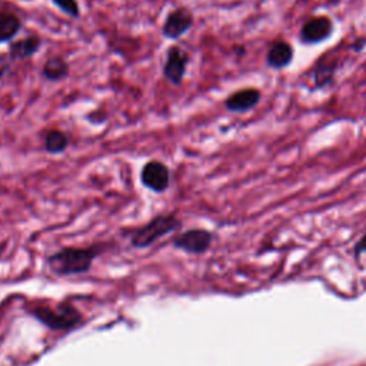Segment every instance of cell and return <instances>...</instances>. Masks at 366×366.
I'll return each mask as SVG.
<instances>
[{
  "instance_id": "cell-8",
  "label": "cell",
  "mask_w": 366,
  "mask_h": 366,
  "mask_svg": "<svg viewBox=\"0 0 366 366\" xmlns=\"http://www.w3.org/2000/svg\"><path fill=\"white\" fill-rule=\"evenodd\" d=\"M260 99H262V93H260L259 89L255 87L240 89L232 93L225 100V108L233 114H246L257 106Z\"/></svg>"
},
{
  "instance_id": "cell-12",
  "label": "cell",
  "mask_w": 366,
  "mask_h": 366,
  "mask_svg": "<svg viewBox=\"0 0 366 366\" xmlns=\"http://www.w3.org/2000/svg\"><path fill=\"white\" fill-rule=\"evenodd\" d=\"M338 62L336 61H327V59H322L318 62V65L315 66V69H313V82H315V85L318 87H325L328 85H331L335 79V75H336V71H338Z\"/></svg>"
},
{
  "instance_id": "cell-13",
  "label": "cell",
  "mask_w": 366,
  "mask_h": 366,
  "mask_svg": "<svg viewBox=\"0 0 366 366\" xmlns=\"http://www.w3.org/2000/svg\"><path fill=\"white\" fill-rule=\"evenodd\" d=\"M42 75L50 82H59L69 75V65L63 58L55 56L46 61L42 69Z\"/></svg>"
},
{
  "instance_id": "cell-2",
  "label": "cell",
  "mask_w": 366,
  "mask_h": 366,
  "mask_svg": "<svg viewBox=\"0 0 366 366\" xmlns=\"http://www.w3.org/2000/svg\"><path fill=\"white\" fill-rule=\"evenodd\" d=\"M181 225V221L175 215H158L133 232L132 245L135 248H147L156 240L179 229Z\"/></svg>"
},
{
  "instance_id": "cell-5",
  "label": "cell",
  "mask_w": 366,
  "mask_h": 366,
  "mask_svg": "<svg viewBox=\"0 0 366 366\" xmlns=\"http://www.w3.org/2000/svg\"><path fill=\"white\" fill-rule=\"evenodd\" d=\"M142 183L154 193H164L171 185L169 168L161 161L147 162L140 172Z\"/></svg>"
},
{
  "instance_id": "cell-16",
  "label": "cell",
  "mask_w": 366,
  "mask_h": 366,
  "mask_svg": "<svg viewBox=\"0 0 366 366\" xmlns=\"http://www.w3.org/2000/svg\"><path fill=\"white\" fill-rule=\"evenodd\" d=\"M54 4L62 11L65 12L68 16L71 18H79L80 15V9H79V4L78 0H54Z\"/></svg>"
},
{
  "instance_id": "cell-4",
  "label": "cell",
  "mask_w": 366,
  "mask_h": 366,
  "mask_svg": "<svg viewBox=\"0 0 366 366\" xmlns=\"http://www.w3.org/2000/svg\"><path fill=\"white\" fill-rule=\"evenodd\" d=\"M334 35V22L328 16H313L307 19L300 32L299 39L303 44H319Z\"/></svg>"
},
{
  "instance_id": "cell-6",
  "label": "cell",
  "mask_w": 366,
  "mask_h": 366,
  "mask_svg": "<svg viewBox=\"0 0 366 366\" xmlns=\"http://www.w3.org/2000/svg\"><path fill=\"white\" fill-rule=\"evenodd\" d=\"M189 56L186 51L179 46H172L168 50V56L164 65V76L175 86H179L183 82L186 75Z\"/></svg>"
},
{
  "instance_id": "cell-15",
  "label": "cell",
  "mask_w": 366,
  "mask_h": 366,
  "mask_svg": "<svg viewBox=\"0 0 366 366\" xmlns=\"http://www.w3.org/2000/svg\"><path fill=\"white\" fill-rule=\"evenodd\" d=\"M69 146V138L65 132L59 130V129H54L49 130L46 138H44V149L47 153L51 154H58L62 153L68 149Z\"/></svg>"
},
{
  "instance_id": "cell-11",
  "label": "cell",
  "mask_w": 366,
  "mask_h": 366,
  "mask_svg": "<svg viewBox=\"0 0 366 366\" xmlns=\"http://www.w3.org/2000/svg\"><path fill=\"white\" fill-rule=\"evenodd\" d=\"M40 39L37 36H28L20 40H15L11 43L9 56L12 61H25L36 55V51L40 47Z\"/></svg>"
},
{
  "instance_id": "cell-3",
  "label": "cell",
  "mask_w": 366,
  "mask_h": 366,
  "mask_svg": "<svg viewBox=\"0 0 366 366\" xmlns=\"http://www.w3.org/2000/svg\"><path fill=\"white\" fill-rule=\"evenodd\" d=\"M33 317L39 319L43 325L54 331H68L73 327H76L82 317L76 310V307L65 303L59 305L56 307H46V306H37L32 309Z\"/></svg>"
},
{
  "instance_id": "cell-17",
  "label": "cell",
  "mask_w": 366,
  "mask_h": 366,
  "mask_svg": "<svg viewBox=\"0 0 366 366\" xmlns=\"http://www.w3.org/2000/svg\"><path fill=\"white\" fill-rule=\"evenodd\" d=\"M12 66V59L8 55H0V79L5 78V75L11 71Z\"/></svg>"
},
{
  "instance_id": "cell-7",
  "label": "cell",
  "mask_w": 366,
  "mask_h": 366,
  "mask_svg": "<svg viewBox=\"0 0 366 366\" xmlns=\"http://www.w3.org/2000/svg\"><path fill=\"white\" fill-rule=\"evenodd\" d=\"M175 246L192 255L203 253L212 243V233L205 229H190L175 239Z\"/></svg>"
},
{
  "instance_id": "cell-19",
  "label": "cell",
  "mask_w": 366,
  "mask_h": 366,
  "mask_svg": "<svg viewBox=\"0 0 366 366\" xmlns=\"http://www.w3.org/2000/svg\"><path fill=\"white\" fill-rule=\"evenodd\" d=\"M366 46V39H359L353 43V49L355 51H362V49Z\"/></svg>"
},
{
  "instance_id": "cell-14",
  "label": "cell",
  "mask_w": 366,
  "mask_h": 366,
  "mask_svg": "<svg viewBox=\"0 0 366 366\" xmlns=\"http://www.w3.org/2000/svg\"><path fill=\"white\" fill-rule=\"evenodd\" d=\"M20 19L9 12H0V43L11 42L20 30Z\"/></svg>"
},
{
  "instance_id": "cell-1",
  "label": "cell",
  "mask_w": 366,
  "mask_h": 366,
  "mask_svg": "<svg viewBox=\"0 0 366 366\" xmlns=\"http://www.w3.org/2000/svg\"><path fill=\"white\" fill-rule=\"evenodd\" d=\"M96 246L65 248L47 259L50 269L58 275H79L90 269L94 257L99 255Z\"/></svg>"
},
{
  "instance_id": "cell-10",
  "label": "cell",
  "mask_w": 366,
  "mask_h": 366,
  "mask_svg": "<svg viewBox=\"0 0 366 366\" xmlns=\"http://www.w3.org/2000/svg\"><path fill=\"white\" fill-rule=\"evenodd\" d=\"M293 56H295V51L292 44L285 40H278L268 50L267 63L272 69L282 71L292 63Z\"/></svg>"
},
{
  "instance_id": "cell-9",
  "label": "cell",
  "mask_w": 366,
  "mask_h": 366,
  "mask_svg": "<svg viewBox=\"0 0 366 366\" xmlns=\"http://www.w3.org/2000/svg\"><path fill=\"white\" fill-rule=\"evenodd\" d=\"M193 25V15L185 8H179L171 12L164 25V36L176 40L182 37Z\"/></svg>"
},
{
  "instance_id": "cell-18",
  "label": "cell",
  "mask_w": 366,
  "mask_h": 366,
  "mask_svg": "<svg viewBox=\"0 0 366 366\" xmlns=\"http://www.w3.org/2000/svg\"><path fill=\"white\" fill-rule=\"evenodd\" d=\"M356 252L360 253V252H366V233L362 236V239L358 242L356 245Z\"/></svg>"
}]
</instances>
